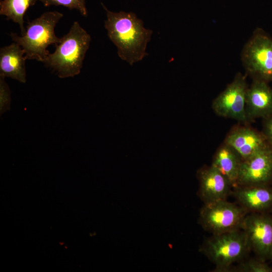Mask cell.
Masks as SVG:
<instances>
[{
    "label": "cell",
    "instance_id": "3957f363",
    "mask_svg": "<svg viewBox=\"0 0 272 272\" xmlns=\"http://www.w3.org/2000/svg\"><path fill=\"white\" fill-rule=\"evenodd\" d=\"M63 14L57 11H49L29 22L25 34L21 36L11 33L13 41L19 45L25 52L26 59H35L43 62L49 54L47 47L55 46L61 40L55 34L54 28L62 18Z\"/></svg>",
    "mask_w": 272,
    "mask_h": 272
},
{
    "label": "cell",
    "instance_id": "9c48e42d",
    "mask_svg": "<svg viewBox=\"0 0 272 272\" xmlns=\"http://www.w3.org/2000/svg\"><path fill=\"white\" fill-rule=\"evenodd\" d=\"M272 180V146L260 150L241 162L237 186L266 185Z\"/></svg>",
    "mask_w": 272,
    "mask_h": 272
},
{
    "label": "cell",
    "instance_id": "277c9868",
    "mask_svg": "<svg viewBox=\"0 0 272 272\" xmlns=\"http://www.w3.org/2000/svg\"><path fill=\"white\" fill-rule=\"evenodd\" d=\"M250 250L246 235L242 229L212 234L199 249L215 264L213 271L216 272H229L233 264L244 259Z\"/></svg>",
    "mask_w": 272,
    "mask_h": 272
},
{
    "label": "cell",
    "instance_id": "9a60e30c",
    "mask_svg": "<svg viewBox=\"0 0 272 272\" xmlns=\"http://www.w3.org/2000/svg\"><path fill=\"white\" fill-rule=\"evenodd\" d=\"M241 162L239 155L224 143L216 152L212 165L229 180L234 188L237 186Z\"/></svg>",
    "mask_w": 272,
    "mask_h": 272
},
{
    "label": "cell",
    "instance_id": "30bf717a",
    "mask_svg": "<svg viewBox=\"0 0 272 272\" xmlns=\"http://www.w3.org/2000/svg\"><path fill=\"white\" fill-rule=\"evenodd\" d=\"M199 186L197 194L205 203L227 199L233 187L229 180L211 165L197 173Z\"/></svg>",
    "mask_w": 272,
    "mask_h": 272
},
{
    "label": "cell",
    "instance_id": "7c38bea8",
    "mask_svg": "<svg viewBox=\"0 0 272 272\" xmlns=\"http://www.w3.org/2000/svg\"><path fill=\"white\" fill-rule=\"evenodd\" d=\"M245 111L247 121L272 114V89L267 82L253 80L246 91Z\"/></svg>",
    "mask_w": 272,
    "mask_h": 272
},
{
    "label": "cell",
    "instance_id": "ac0fdd59",
    "mask_svg": "<svg viewBox=\"0 0 272 272\" xmlns=\"http://www.w3.org/2000/svg\"><path fill=\"white\" fill-rule=\"evenodd\" d=\"M39 1L45 7L62 6L70 10L76 9L84 17L88 15L86 0H39Z\"/></svg>",
    "mask_w": 272,
    "mask_h": 272
},
{
    "label": "cell",
    "instance_id": "5b68a950",
    "mask_svg": "<svg viewBox=\"0 0 272 272\" xmlns=\"http://www.w3.org/2000/svg\"><path fill=\"white\" fill-rule=\"evenodd\" d=\"M247 214L240 205L221 200L205 203L199 212L198 223L205 231L218 234L241 229Z\"/></svg>",
    "mask_w": 272,
    "mask_h": 272
},
{
    "label": "cell",
    "instance_id": "5bb4252c",
    "mask_svg": "<svg viewBox=\"0 0 272 272\" xmlns=\"http://www.w3.org/2000/svg\"><path fill=\"white\" fill-rule=\"evenodd\" d=\"M24 51L14 42L0 49V76L10 77L19 82H26Z\"/></svg>",
    "mask_w": 272,
    "mask_h": 272
},
{
    "label": "cell",
    "instance_id": "8992f818",
    "mask_svg": "<svg viewBox=\"0 0 272 272\" xmlns=\"http://www.w3.org/2000/svg\"><path fill=\"white\" fill-rule=\"evenodd\" d=\"M241 60L253 80L272 81V38L257 29L245 45Z\"/></svg>",
    "mask_w": 272,
    "mask_h": 272
},
{
    "label": "cell",
    "instance_id": "52a82bcc",
    "mask_svg": "<svg viewBox=\"0 0 272 272\" xmlns=\"http://www.w3.org/2000/svg\"><path fill=\"white\" fill-rule=\"evenodd\" d=\"M247 86L245 77L238 74L213 101L212 108L219 116L241 122L247 121L245 102Z\"/></svg>",
    "mask_w": 272,
    "mask_h": 272
},
{
    "label": "cell",
    "instance_id": "8fae6325",
    "mask_svg": "<svg viewBox=\"0 0 272 272\" xmlns=\"http://www.w3.org/2000/svg\"><path fill=\"white\" fill-rule=\"evenodd\" d=\"M224 143L239 155L242 161L269 145L263 133L247 127L233 129L227 136Z\"/></svg>",
    "mask_w": 272,
    "mask_h": 272
},
{
    "label": "cell",
    "instance_id": "2e32d148",
    "mask_svg": "<svg viewBox=\"0 0 272 272\" xmlns=\"http://www.w3.org/2000/svg\"><path fill=\"white\" fill-rule=\"evenodd\" d=\"M39 0H1L0 14L17 23L21 29V35L26 32L24 16L31 6Z\"/></svg>",
    "mask_w": 272,
    "mask_h": 272
},
{
    "label": "cell",
    "instance_id": "ba28073f",
    "mask_svg": "<svg viewBox=\"0 0 272 272\" xmlns=\"http://www.w3.org/2000/svg\"><path fill=\"white\" fill-rule=\"evenodd\" d=\"M241 229L245 233L250 250L265 261L272 252V217L261 213L245 216Z\"/></svg>",
    "mask_w": 272,
    "mask_h": 272
},
{
    "label": "cell",
    "instance_id": "6da1fadb",
    "mask_svg": "<svg viewBox=\"0 0 272 272\" xmlns=\"http://www.w3.org/2000/svg\"><path fill=\"white\" fill-rule=\"evenodd\" d=\"M101 4L106 12L104 27L109 39L117 47L119 57L131 65L142 60L148 55L146 48L152 30L146 28L133 12H113Z\"/></svg>",
    "mask_w": 272,
    "mask_h": 272
},
{
    "label": "cell",
    "instance_id": "e0dca14e",
    "mask_svg": "<svg viewBox=\"0 0 272 272\" xmlns=\"http://www.w3.org/2000/svg\"><path fill=\"white\" fill-rule=\"evenodd\" d=\"M230 271L235 272H270L272 267L259 258L243 259L236 265H233Z\"/></svg>",
    "mask_w": 272,
    "mask_h": 272
},
{
    "label": "cell",
    "instance_id": "4fadbf2b",
    "mask_svg": "<svg viewBox=\"0 0 272 272\" xmlns=\"http://www.w3.org/2000/svg\"><path fill=\"white\" fill-rule=\"evenodd\" d=\"M234 189L239 205L248 213H263L272 208V189L266 185L239 186Z\"/></svg>",
    "mask_w": 272,
    "mask_h": 272
},
{
    "label": "cell",
    "instance_id": "7a4b0ae2",
    "mask_svg": "<svg viewBox=\"0 0 272 272\" xmlns=\"http://www.w3.org/2000/svg\"><path fill=\"white\" fill-rule=\"evenodd\" d=\"M52 53L43 62L61 78L80 74L91 37L79 22L75 21L69 32L61 38Z\"/></svg>",
    "mask_w": 272,
    "mask_h": 272
},
{
    "label": "cell",
    "instance_id": "ffe728a7",
    "mask_svg": "<svg viewBox=\"0 0 272 272\" xmlns=\"http://www.w3.org/2000/svg\"><path fill=\"white\" fill-rule=\"evenodd\" d=\"M270 258L271 259V261H272V252H271V254Z\"/></svg>",
    "mask_w": 272,
    "mask_h": 272
},
{
    "label": "cell",
    "instance_id": "d6986e66",
    "mask_svg": "<svg viewBox=\"0 0 272 272\" xmlns=\"http://www.w3.org/2000/svg\"><path fill=\"white\" fill-rule=\"evenodd\" d=\"M262 133L268 144L272 146V114L264 118Z\"/></svg>",
    "mask_w": 272,
    "mask_h": 272
}]
</instances>
